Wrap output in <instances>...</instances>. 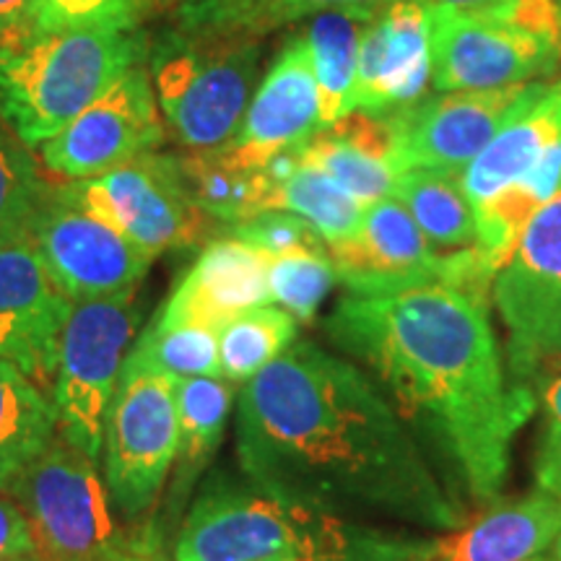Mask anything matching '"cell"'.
Returning <instances> with one entry per match:
<instances>
[{
    "instance_id": "83f0119b",
    "label": "cell",
    "mask_w": 561,
    "mask_h": 561,
    "mask_svg": "<svg viewBox=\"0 0 561 561\" xmlns=\"http://www.w3.org/2000/svg\"><path fill=\"white\" fill-rule=\"evenodd\" d=\"M299 320L278 305L242 312L219 331L221 377L231 385H248L257 371L276 362L297 343Z\"/></svg>"
},
{
    "instance_id": "3957f363",
    "label": "cell",
    "mask_w": 561,
    "mask_h": 561,
    "mask_svg": "<svg viewBox=\"0 0 561 561\" xmlns=\"http://www.w3.org/2000/svg\"><path fill=\"white\" fill-rule=\"evenodd\" d=\"M434 538L216 476L182 517L172 561H432Z\"/></svg>"
},
{
    "instance_id": "1f68e13d",
    "label": "cell",
    "mask_w": 561,
    "mask_h": 561,
    "mask_svg": "<svg viewBox=\"0 0 561 561\" xmlns=\"http://www.w3.org/2000/svg\"><path fill=\"white\" fill-rule=\"evenodd\" d=\"M280 0H178V30L206 37H261Z\"/></svg>"
},
{
    "instance_id": "44dd1931",
    "label": "cell",
    "mask_w": 561,
    "mask_h": 561,
    "mask_svg": "<svg viewBox=\"0 0 561 561\" xmlns=\"http://www.w3.org/2000/svg\"><path fill=\"white\" fill-rule=\"evenodd\" d=\"M561 138V79L536 81L520 104L504 117L486 149L462 172V191L471 208H481L525 172Z\"/></svg>"
},
{
    "instance_id": "8d00e7d4",
    "label": "cell",
    "mask_w": 561,
    "mask_h": 561,
    "mask_svg": "<svg viewBox=\"0 0 561 561\" xmlns=\"http://www.w3.org/2000/svg\"><path fill=\"white\" fill-rule=\"evenodd\" d=\"M392 3V0H280V5L273 13V24L271 30L276 26L289 24V21H299L307 16H314V13L331 11V9H369V11H380L382 5Z\"/></svg>"
},
{
    "instance_id": "52a82bcc",
    "label": "cell",
    "mask_w": 561,
    "mask_h": 561,
    "mask_svg": "<svg viewBox=\"0 0 561 561\" xmlns=\"http://www.w3.org/2000/svg\"><path fill=\"white\" fill-rule=\"evenodd\" d=\"M491 299L504 325L510 388L536 398L561 364V191L525 224Z\"/></svg>"
},
{
    "instance_id": "cb8c5ba5",
    "label": "cell",
    "mask_w": 561,
    "mask_h": 561,
    "mask_svg": "<svg viewBox=\"0 0 561 561\" xmlns=\"http://www.w3.org/2000/svg\"><path fill=\"white\" fill-rule=\"evenodd\" d=\"M58 437L53 398L32 377L0 359V491H9Z\"/></svg>"
},
{
    "instance_id": "8fae6325",
    "label": "cell",
    "mask_w": 561,
    "mask_h": 561,
    "mask_svg": "<svg viewBox=\"0 0 561 561\" xmlns=\"http://www.w3.org/2000/svg\"><path fill=\"white\" fill-rule=\"evenodd\" d=\"M430 30L432 87L486 91L543 81L561 68V50L500 11H460L424 5Z\"/></svg>"
},
{
    "instance_id": "b9f144b4",
    "label": "cell",
    "mask_w": 561,
    "mask_h": 561,
    "mask_svg": "<svg viewBox=\"0 0 561 561\" xmlns=\"http://www.w3.org/2000/svg\"><path fill=\"white\" fill-rule=\"evenodd\" d=\"M178 5V0H138L140 11H149V9H161V5Z\"/></svg>"
},
{
    "instance_id": "30bf717a",
    "label": "cell",
    "mask_w": 561,
    "mask_h": 561,
    "mask_svg": "<svg viewBox=\"0 0 561 561\" xmlns=\"http://www.w3.org/2000/svg\"><path fill=\"white\" fill-rule=\"evenodd\" d=\"M58 195L94 214L151 257L208 244L219 227L187 193L178 157L161 153H144L96 178L68 182Z\"/></svg>"
},
{
    "instance_id": "ab89813d",
    "label": "cell",
    "mask_w": 561,
    "mask_h": 561,
    "mask_svg": "<svg viewBox=\"0 0 561 561\" xmlns=\"http://www.w3.org/2000/svg\"><path fill=\"white\" fill-rule=\"evenodd\" d=\"M543 388V409L549 426H561V364L546 377ZM538 388V390H541Z\"/></svg>"
},
{
    "instance_id": "836d02e7",
    "label": "cell",
    "mask_w": 561,
    "mask_h": 561,
    "mask_svg": "<svg viewBox=\"0 0 561 561\" xmlns=\"http://www.w3.org/2000/svg\"><path fill=\"white\" fill-rule=\"evenodd\" d=\"M138 0H34V32L136 30Z\"/></svg>"
},
{
    "instance_id": "5b68a950",
    "label": "cell",
    "mask_w": 561,
    "mask_h": 561,
    "mask_svg": "<svg viewBox=\"0 0 561 561\" xmlns=\"http://www.w3.org/2000/svg\"><path fill=\"white\" fill-rule=\"evenodd\" d=\"M5 494L30 523L37 561H161L151 533L123 525L100 462L60 434Z\"/></svg>"
},
{
    "instance_id": "7c38bea8",
    "label": "cell",
    "mask_w": 561,
    "mask_h": 561,
    "mask_svg": "<svg viewBox=\"0 0 561 561\" xmlns=\"http://www.w3.org/2000/svg\"><path fill=\"white\" fill-rule=\"evenodd\" d=\"M30 237L58 289L73 305L136 291L157 261L58 193L39 206Z\"/></svg>"
},
{
    "instance_id": "d590c367",
    "label": "cell",
    "mask_w": 561,
    "mask_h": 561,
    "mask_svg": "<svg viewBox=\"0 0 561 561\" xmlns=\"http://www.w3.org/2000/svg\"><path fill=\"white\" fill-rule=\"evenodd\" d=\"M0 561H37L30 523L5 491H0Z\"/></svg>"
},
{
    "instance_id": "ffe728a7",
    "label": "cell",
    "mask_w": 561,
    "mask_h": 561,
    "mask_svg": "<svg viewBox=\"0 0 561 561\" xmlns=\"http://www.w3.org/2000/svg\"><path fill=\"white\" fill-rule=\"evenodd\" d=\"M299 159L339 182L364 208L392 198L401 178L396 121L354 110L301 146Z\"/></svg>"
},
{
    "instance_id": "4316f807",
    "label": "cell",
    "mask_w": 561,
    "mask_h": 561,
    "mask_svg": "<svg viewBox=\"0 0 561 561\" xmlns=\"http://www.w3.org/2000/svg\"><path fill=\"white\" fill-rule=\"evenodd\" d=\"M392 198L403 203L439 255L481 244L471 201L462 191V174L409 170L398 178Z\"/></svg>"
},
{
    "instance_id": "8992f818",
    "label": "cell",
    "mask_w": 561,
    "mask_h": 561,
    "mask_svg": "<svg viewBox=\"0 0 561 561\" xmlns=\"http://www.w3.org/2000/svg\"><path fill=\"white\" fill-rule=\"evenodd\" d=\"M257 37L170 32L151 50L161 115L185 149H219L240 128L261 70Z\"/></svg>"
},
{
    "instance_id": "ba28073f",
    "label": "cell",
    "mask_w": 561,
    "mask_h": 561,
    "mask_svg": "<svg viewBox=\"0 0 561 561\" xmlns=\"http://www.w3.org/2000/svg\"><path fill=\"white\" fill-rule=\"evenodd\" d=\"M136 325V291H128L73 305L60 335L50 390L58 411V434L96 462Z\"/></svg>"
},
{
    "instance_id": "6da1fadb",
    "label": "cell",
    "mask_w": 561,
    "mask_h": 561,
    "mask_svg": "<svg viewBox=\"0 0 561 561\" xmlns=\"http://www.w3.org/2000/svg\"><path fill=\"white\" fill-rule=\"evenodd\" d=\"M237 458L257 486L356 520L450 533L468 515L375 377L312 341L242 385Z\"/></svg>"
},
{
    "instance_id": "4dcf8cb0",
    "label": "cell",
    "mask_w": 561,
    "mask_h": 561,
    "mask_svg": "<svg viewBox=\"0 0 561 561\" xmlns=\"http://www.w3.org/2000/svg\"><path fill=\"white\" fill-rule=\"evenodd\" d=\"M335 271L328 255L299 252V255L273 257L268 261V286L273 305L284 307L299 322H312L318 318L322 301L328 299Z\"/></svg>"
},
{
    "instance_id": "d6a6232c",
    "label": "cell",
    "mask_w": 561,
    "mask_h": 561,
    "mask_svg": "<svg viewBox=\"0 0 561 561\" xmlns=\"http://www.w3.org/2000/svg\"><path fill=\"white\" fill-rule=\"evenodd\" d=\"M42 203L45 187L37 167L0 133V242L26 234Z\"/></svg>"
},
{
    "instance_id": "74e56055",
    "label": "cell",
    "mask_w": 561,
    "mask_h": 561,
    "mask_svg": "<svg viewBox=\"0 0 561 561\" xmlns=\"http://www.w3.org/2000/svg\"><path fill=\"white\" fill-rule=\"evenodd\" d=\"M536 481L538 489L561 502V426H546L536 460Z\"/></svg>"
},
{
    "instance_id": "d4e9b609",
    "label": "cell",
    "mask_w": 561,
    "mask_h": 561,
    "mask_svg": "<svg viewBox=\"0 0 561 561\" xmlns=\"http://www.w3.org/2000/svg\"><path fill=\"white\" fill-rule=\"evenodd\" d=\"M234 388L224 377H191L178 380L180 413V450L174 460L172 502L191 494L193 483L206 473L221 447L227 421L234 405Z\"/></svg>"
},
{
    "instance_id": "9a60e30c",
    "label": "cell",
    "mask_w": 561,
    "mask_h": 561,
    "mask_svg": "<svg viewBox=\"0 0 561 561\" xmlns=\"http://www.w3.org/2000/svg\"><path fill=\"white\" fill-rule=\"evenodd\" d=\"M528 89L530 83L486 91H445L392 112L398 130V172L462 174L486 149Z\"/></svg>"
},
{
    "instance_id": "e0dca14e",
    "label": "cell",
    "mask_w": 561,
    "mask_h": 561,
    "mask_svg": "<svg viewBox=\"0 0 561 561\" xmlns=\"http://www.w3.org/2000/svg\"><path fill=\"white\" fill-rule=\"evenodd\" d=\"M335 278L354 297H382L439 284L442 255L398 198L364 208L359 229L328 244Z\"/></svg>"
},
{
    "instance_id": "e575fe53",
    "label": "cell",
    "mask_w": 561,
    "mask_h": 561,
    "mask_svg": "<svg viewBox=\"0 0 561 561\" xmlns=\"http://www.w3.org/2000/svg\"><path fill=\"white\" fill-rule=\"evenodd\" d=\"M231 237L250 244L261 255L286 257L299 255V252H314V255H328V244L305 219L289 210H265V214L252 216V219L237 224L229 229Z\"/></svg>"
},
{
    "instance_id": "9c48e42d",
    "label": "cell",
    "mask_w": 561,
    "mask_h": 561,
    "mask_svg": "<svg viewBox=\"0 0 561 561\" xmlns=\"http://www.w3.org/2000/svg\"><path fill=\"white\" fill-rule=\"evenodd\" d=\"M104 483L121 517L151 515L180 450L178 380L123 367L104 426Z\"/></svg>"
},
{
    "instance_id": "f546056e",
    "label": "cell",
    "mask_w": 561,
    "mask_h": 561,
    "mask_svg": "<svg viewBox=\"0 0 561 561\" xmlns=\"http://www.w3.org/2000/svg\"><path fill=\"white\" fill-rule=\"evenodd\" d=\"M123 367L157 371L174 380L221 377L219 333L198 325H161L153 320L128 351Z\"/></svg>"
},
{
    "instance_id": "ac0fdd59",
    "label": "cell",
    "mask_w": 561,
    "mask_h": 561,
    "mask_svg": "<svg viewBox=\"0 0 561 561\" xmlns=\"http://www.w3.org/2000/svg\"><path fill=\"white\" fill-rule=\"evenodd\" d=\"M432 83L426 9L413 0L382 5L362 32L354 110L392 115L424 100Z\"/></svg>"
},
{
    "instance_id": "603a6c76",
    "label": "cell",
    "mask_w": 561,
    "mask_h": 561,
    "mask_svg": "<svg viewBox=\"0 0 561 561\" xmlns=\"http://www.w3.org/2000/svg\"><path fill=\"white\" fill-rule=\"evenodd\" d=\"M375 13L369 9H331L314 13L305 30L314 81H318L322 128H331L333 123L354 112L362 32Z\"/></svg>"
},
{
    "instance_id": "7bdbcfd3",
    "label": "cell",
    "mask_w": 561,
    "mask_h": 561,
    "mask_svg": "<svg viewBox=\"0 0 561 561\" xmlns=\"http://www.w3.org/2000/svg\"><path fill=\"white\" fill-rule=\"evenodd\" d=\"M549 561H561V536H559V541L553 543V549H551V559Z\"/></svg>"
},
{
    "instance_id": "60d3db41",
    "label": "cell",
    "mask_w": 561,
    "mask_h": 561,
    "mask_svg": "<svg viewBox=\"0 0 561 561\" xmlns=\"http://www.w3.org/2000/svg\"><path fill=\"white\" fill-rule=\"evenodd\" d=\"M421 5H442V9H460V11H491L502 9L510 0H413Z\"/></svg>"
},
{
    "instance_id": "f35d334b",
    "label": "cell",
    "mask_w": 561,
    "mask_h": 561,
    "mask_svg": "<svg viewBox=\"0 0 561 561\" xmlns=\"http://www.w3.org/2000/svg\"><path fill=\"white\" fill-rule=\"evenodd\" d=\"M34 32V0H0V34L21 37Z\"/></svg>"
},
{
    "instance_id": "277c9868",
    "label": "cell",
    "mask_w": 561,
    "mask_h": 561,
    "mask_svg": "<svg viewBox=\"0 0 561 561\" xmlns=\"http://www.w3.org/2000/svg\"><path fill=\"white\" fill-rule=\"evenodd\" d=\"M136 30L30 32L0 45V117L24 146H42L144 66Z\"/></svg>"
},
{
    "instance_id": "7402d4cb",
    "label": "cell",
    "mask_w": 561,
    "mask_h": 561,
    "mask_svg": "<svg viewBox=\"0 0 561 561\" xmlns=\"http://www.w3.org/2000/svg\"><path fill=\"white\" fill-rule=\"evenodd\" d=\"M561 536V502L546 491L494 502L473 523L434 538L432 561H546Z\"/></svg>"
},
{
    "instance_id": "4fadbf2b",
    "label": "cell",
    "mask_w": 561,
    "mask_h": 561,
    "mask_svg": "<svg viewBox=\"0 0 561 561\" xmlns=\"http://www.w3.org/2000/svg\"><path fill=\"white\" fill-rule=\"evenodd\" d=\"M161 138L164 121L151 73L149 68L136 66L39 149L47 170L73 182L151 153Z\"/></svg>"
},
{
    "instance_id": "5bb4252c",
    "label": "cell",
    "mask_w": 561,
    "mask_h": 561,
    "mask_svg": "<svg viewBox=\"0 0 561 561\" xmlns=\"http://www.w3.org/2000/svg\"><path fill=\"white\" fill-rule=\"evenodd\" d=\"M73 301L58 289L30 231L0 242V359L50 396Z\"/></svg>"
},
{
    "instance_id": "f1b7e54d",
    "label": "cell",
    "mask_w": 561,
    "mask_h": 561,
    "mask_svg": "<svg viewBox=\"0 0 561 561\" xmlns=\"http://www.w3.org/2000/svg\"><path fill=\"white\" fill-rule=\"evenodd\" d=\"M276 210L297 214L318 231L325 244L346 240L364 219V206L354 195H348L339 182L301 159L289 178L278 182Z\"/></svg>"
},
{
    "instance_id": "d6986e66",
    "label": "cell",
    "mask_w": 561,
    "mask_h": 561,
    "mask_svg": "<svg viewBox=\"0 0 561 561\" xmlns=\"http://www.w3.org/2000/svg\"><path fill=\"white\" fill-rule=\"evenodd\" d=\"M263 305H273L268 257L229 234L203 244L198 261L174 286L157 322L219 333L227 322Z\"/></svg>"
},
{
    "instance_id": "7a4b0ae2",
    "label": "cell",
    "mask_w": 561,
    "mask_h": 561,
    "mask_svg": "<svg viewBox=\"0 0 561 561\" xmlns=\"http://www.w3.org/2000/svg\"><path fill=\"white\" fill-rule=\"evenodd\" d=\"M328 339L359 362L439 458L455 494L494 502L510 476L512 439L536 398L512 390L489 301L430 284L382 297H343ZM460 496V494H458Z\"/></svg>"
},
{
    "instance_id": "2e32d148",
    "label": "cell",
    "mask_w": 561,
    "mask_h": 561,
    "mask_svg": "<svg viewBox=\"0 0 561 561\" xmlns=\"http://www.w3.org/2000/svg\"><path fill=\"white\" fill-rule=\"evenodd\" d=\"M320 130L318 81L305 34H299L280 47L234 136L208 151L237 170H265L271 161L310 144Z\"/></svg>"
},
{
    "instance_id": "484cf974",
    "label": "cell",
    "mask_w": 561,
    "mask_h": 561,
    "mask_svg": "<svg viewBox=\"0 0 561 561\" xmlns=\"http://www.w3.org/2000/svg\"><path fill=\"white\" fill-rule=\"evenodd\" d=\"M178 167L191 198L219 227H237L252 216L276 210L278 182L265 170H237L210 151L178 157Z\"/></svg>"
}]
</instances>
